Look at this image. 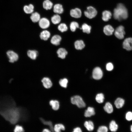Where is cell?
<instances>
[{
	"instance_id": "cell-37",
	"label": "cell",
	"mask_w": 132,
	"mask_h": 132,
	"mask_svg": "<svg viewBox=\"0 0 132 132\" xmlns=\"http://www.w3.org/2000/svg\"><path fill=\"white\" fill-rule=\"evenodd\" d=\"M14 131L15 132H23L24 131V130L22 126L17 125L15 126L14 130Z\"/></svg>"
},
{
	"instance_id": "cell-41",
	"label": "cell",
	"mask_w": 132,
	"mask_h": 132,
	"mask_svg": "<svg viewBox=\"0 0 132 132\" xmlns=\"http://www.w3.org/2000/svg\"><path fill=\"white\" fill-rule=\"evenodd\" d=\"M73 132H82L81 129L78 127H77L74 128Z\"/></svg>"
},
{
	"instance_id": "cell-17",
	"label": "cell",
	"mask_w": 132,
	"mask_h": 132,
	"mask_svg": "<svg viewBox=\"0 0 132 132\" xmlns=\"http://www.w3.org/2000/svg\"><path fill=\"white\" fill-rule=\"evenodd\" d=\"M124 103V100L122 98H118L116 99L114 102L116 107L119 109L122 107Z\"/></svg>"
},
{
	"instance_id": "cell-5",
	"label": "cell",
	"mask_w": 132,
	"mask_h": 132,
	"mask_svg": "<svg viewBox=\"0 0 132 132\" xmlns=\"http://www.w3.org/2000/svg\"><path fill=\"white\" fill-rule=\"evenodd\" d=\"M125 34L124 28L122 25H120L118 27L114 32V35L115 36L120 39H121L124 38Z\"/></svg>"
},
{
	"instance_id": "cell-36",
	"label": "cell",
	"mask_w": 132,
	"mask_h": 132,
	"mask_svg": "<svg viewBox=\"0 0 132 132\" xmlns=\"http://www.w3.org/2000/svg\"><path fill=\"white\" fill-rule=\"evenodd\" d=\"M68 80L66 78L61 79L59 81V83L60 85L62 87L64 88H66Z\"/></svg>"
},
{
	"instance_id": "cell-29",
	"label": "cell",
	"mask_w": 132,
	"mask_h": 132,
	"mask_svg": "<svg viewBox=\"0 0 132 132\" xmlns=\"http://www.w3.org/2000/svg\"><path fill=\"white\" fill-rule=\"evenodd\" d=\"M40 119L42 122L44 124L47 125L49 126L50 130L51 131L54 132V127L51 121H45L42 118H40Z\"/></svg>"
},
{
	"instance_id": "cell-15",
	"label": "cell",
	"mask_w": 132,
	"mask_h": 132,
	"mask_svg": "<svg viewBox=\"0 0 132 132\" xmlns=\"http://www.w3.org/2000/svg\"><path fill=\"white\" fill-rule=\"evenodd\" d=\"M102 16V20L104 21L107 22L111 18L112 14L110 11L105 10L103 12Z\"/></svg>"
},
{
	"instance_id": "cell-33",
	"label": "cell",
	"mask_w": 132,
	"mask_h": 132,
	"mask_svg": "<svg viewBox=\"0 0 132 132\" xmlns=\"http://www.w3.org/2000/svg\"><path fill=\"white\" fill-rule=\"evenodd\" d=\"M104 99V95L102 93L97 94L96 97L95 99L96 101L99 103H101L103 102Z\"/></svg>"
},
{
	"instance_id": "cell-40",
	"label": "cell",
	"mask_w": 132,
	"mask_h": 132,
	"mask_svg": "<svg viewBox=\"0 0 132 132\" xmlns=\"http://www.w3.org/2000/svg\"><path fill=\"white\" fill-rule=\"evenodd\" d=\"M113 64L111 63H108L106 65V69L108 71H111L113 68Z\"/></svg>"
},
{
	"instance_id": "cell-4",
	"label": "cell",
	"mask_w": 132,
	"mask_h": 132,
	"mask_svg": "<svg viewBox=\"0 0 132 132\" xmlns=\"http://www.w3.org/2000/svg\"><path fill=\"white\" fill-rule=\"evenodd\" d=\"M97 11L93 7L89 6L87 7L86 11L84 12L85 16L87 18L91 19L94 18L97 15Z\"/></svg>"
},
{
	"instance_id": "cell-35",
	"label": "cell",
	"mask_w": 132,
	"mask_h": 132,
	"mask_svg": "<svg viewBox=\"0 0 132 132\" xmlns=\"http://www.w3.org/2000/svg\"><path fill=\"white\" fill-rule=\"evenodd\" d=\"M58 28L59 31L62 32L67 31L68 29V28L66 25L63 23L60 24L58 25Z\"/></svg>"
},
{
	"instance_id": "cell-28",
	"label": "cell",
	"mask_w": 132,
	"mask_h": 132,
	"mask_svg": "<svg viewBox=\"0 0 132 132\" xmlns=\"http://www.w3.org/2000/svg\"><path fill=\"white\" fill-rule=\"evenodd\" d=\"M80 28L82 30L83 32L89 34L90 32L91 27L87 24L84 23L83 24L81 27Z\"/></svg>"
},
{
	"instance_id": "cell-13",
	"label": "cell",
	"mask_w": 132,
	"mask_h": 132,
	"mask_svg": "<svg viewBox=\"0 0 132 132\" xmlns=\"http://www.w3.org/2000/svg\"><path fill=\"white\" fill-rule=\"evenodd\" d=\"M61 37L59 35H56L53 36L51 40V43L53 45H58L60 44Z\"/></svg>"
},
{
	"instance_id": "cell-12",
	"label": "cell",
	"mask_w": 132,
	"mask_h": 132,
	"mask_svg": "<svg viewBox=\"0 0 132 132\" xmlns=\"http://www.w3.org/2000/svg\"><path fill=\"white\" fill-rule=\"evenodd\" d=\"M103 31L106 35H110L112 34L114 31V29L110 25H107L104 27Z\"/></svg>"
},
{
	"instance_id": "cell-16",
	"label": "cell",
	"mask_w": 132,
	"mask_h": 132,
	"mask_svg": "<svg viewBox=\"0 0 132 132\" xmlns=\"http://www.w3.org/2000/svg\"><path fill=\"white\" fill-rule=\"evenodd\" d=\"M53 11L55 13L57 14L62 13L64 10L62 5L59 4H55L54 7Z\"/></svg>"
},
{
	"instance_id": "cell-3",
	"label": "cell",
	"mask_w": 132,
	"mask_h": 132,
	"mask_svg": "<svg viewBox=\"0 0 132 132\" xmlns=\"http://www.w3.org/2000/svg\"><path fill=\"white\" fill-rule=\"evenodd\" d=\"M71 103L76 105L79 108H83L85 107L86 104L82 98L78 95L73 96L71 99Z\"/></svg>"
},
{
	"instance_id": "cell-27",
	"label": "cell",
	"mask_w": 132,
	"mask_h": 132,
	"mask_svg": "<svg viewBox=\"0 0 132 132\" xmlns=\"http://www.w3.org/2000/svg\"><path fill=\"white\" fill-rule=\"evenodd\" d=\"M53 5L52 3L49 0H45L43 3V8L46 10L51 9Z\"/></svg>"
},
{
	"instance_id": "cell-20",
	"label": "cell",
	"mask_w": 132,
	"mask_h": 132,
	"mask_svg": "<svg viewBox=\"0 0 132 132\" xmlns=\"http://www.w3.org/2000/svg\"><path fill=\"white\" fill-rule=\"evenodd\" d=\"M74 45L76 49L80 50L82 49L85 46L83 41L82 40L76 41Z\"/></svg>"
},
{
	"instance_id": "cell-1",
	"label": "cell",
	"mask_w": 132,
	"mask_h": 132,
	"mask_svg": "<svg viewBox=\"0 0 132 132\" xmlns=\"http://www.w3.org/2000/svg\"><path fill=\"white\" fill-rule=\"evenodd\" d=\"M15 105L12 106L7 111V120L12 124L16 123L21 119L26 118L25 112L21 108L16 107Z\"/></svg>"
},
{
	"instance_id": "cell-30",
	"label": "cell",
	"mask_w": 132,
	"mask_h": 132,
	"mask_svg": "<svg viewBox=\"0 0 132 132\" xmlns=\"http://www.w3.org/2000/svg\"><path fill=\"white\" fill-rule=\"evenodd\" d=\"M118 126L114 121H112L110 122L109 125V129L112 132H115L118 129Z\"/></svg>"
},
{
	"instance_id": "cell-6",
	"label": "cell",
	"mask_w": 132,
	"mask_h": 132,
	"mask_svg": "<svg viewBox=\"0 0 132 132\" xmlns=\"http://www.w3.org/2000/svg\"><path fill=\"white\" fill-rule=\"evenodd\" d=\"M92 77L96 80H99L102 77L103 73L101 69L99 67H96L93 70L92 72Z\"/></svg>"
},
{
	"instance_id": "cell-22",
	"label": "cell",
	"mask_w": 132,
	"mask_h": 132,
	"mask_svg": "<svg viewBox=\"0 0 132 132\" xmlns=\"http://www.w3.org/2000/svg\"><path fill=\"white\" fill-rule=\"evenodd\" d=\"M50 104L54 110H57L59 107V104L58 101L56 100H51L49 102Z\"/></svg>"
},
{
	"instance_id": "cell-9",
	"label": "cell",
	"mask_w": 132,
	"mask_h": 132,
	"mask_svg": "<svg viewBox=\"0 0 132 132\" xmlns=\"http://www.w3.org/2000/svg\"><path fill=\"white\" fill-rule=\"evenodd\" d=\"M39 24L41 28L45 29L48 28L49 26L50 23L48 19L43 18L40 19L39 21Z\"/></svg>"
},
{
	"instance_id": "cell-38",
	"label": "cell",
	"mask_w": 132,
	"mask_h": 132,
	"mask_svg": "<svg viewBox=\"0 0 132 132\" xmlns=\"http://www.w3.org/2000/svg\"><path fill=\"white\" fill-rule=\"evenodd\" d=\"M108 131V129L106 126H101L99 127L97 130L98 132H107Z\"/></svg>"
},
{
	"instance_id": "cell-32",
	"label": "cell",
	"mask_w": 132,
	"mask_h": 132,
	"mask_svg": "<svg viewBox=\"0 0 132 132\" xmlns=\"http://www.w3.org/2000/svg\"><path fill=\"white\" fill-rule=\"evenodd\" d=\"M65 130L64 126L61 124H56L54 127V130L56 132H60L61 130Z\"/></svg>"
},
{
	"instance_id": "cell-23",
	"label": "cell",
	"mask_w": 132,
	"mask_h": 132,
	"mask_svg": "<svg viewBox=\"0 0 132 132\" xmlns=\"http://www.w3.org/2000/svg\"><path fill=\"white\" fill-rule=\"evenodd\" d=\"M32 21L34 22H39L40 19V14L37 12L33 13L30 17Z\"/></svg>"
},
{
	"instance_id": "cell-25",
	"label": "cell",
	"mask_w": 132,
	"mask_h": 132,
	"mask_svg": "<svg viewBox=\"0 0 132 132\" xmlns=\"http://www.w3.org/2000/svg\"><path fill=\"white\" fill-rule=\"evenodd\" d=\"M84 125L87 129L89 131H92L94 129L93 123L92 121H85L84 123Z\"/></svg>"
},
{
	"instance_id": "cell-8",
	"label": "cell",
	"mask_w": 132,
	"mask_h": 132,
	"mask_svg": "<svg viewBox=\"0 0 132 132\" xmlns=\"http://www.w3.org/2000/svg\"><path fill=\"white\" fill-rule=\"evenodd\" d=\"M123 48L126 50L130 51L132 49V38L129 37L126 38L123 43Z\"/></svg>"
},
{
	"instance_id": "cell-11",
	"label": "cell",
	"mask_w": 132,
	"mask_h": 132,
	"mask_svg": "<svg viewBox=\"0 0 132 132\" xmlns=\"http://www.w3.org/2000/svg\"><path fill=\"white\" fill-rule=\"evenodd\" d=\"M43 85L44 88H49L51 87L52 83L50 79L48 77H44L41 80Z\"/></svg>"
},
{
	"instance_id": "cell-34",
	"label": "cell",
	"mask_w": 132,
	"mask_h": 132,
	"mask_svg": "<svg viewBox=\"0 0 132 132\" xmlns=\"http://www.w3.org/2000/svg\"><path fill=\"white\" fill-rule=\"evenodd\" d=\"M79 27L78 23L76 22L73 21L71 22L70 24V28L71 30L73 32H75L77 28Z\"/></svg>"
},
{
	"instance_id": "cell-7",
	"label": "cell",
	"mask_w": 132,
	"mask_h": 132,
	"mask_svg": "<svg viewBox=\"0 0 132 132\" xmlns=\"http://www.w3.org/2000/svg\"><path fill=\"white\" fill-rule=\"evenodd\" d=\"M7 54L9 58V61L11 63H13L18 59V55L12 51H8L7 52Z\"/></svg>"
},
{
	"instance_id": "cell-24",
	"label": "cell",
	"mask_w": 132,
	"mask_h": 132,
	"mask_svg": "<svg viewBox=\"0 0 132 132\" xmlns=\"http://www.w3.org/2000/svg\"><path fill=\"white\" fill-rule=\"evenodd\" d=\"M104 109L108 113H112L113 111V108L112 105L109 102L106 103L104 107Z\"/></svg>"
},
{
	"instance_id": "cell-39",
	"label": "cell",
	"mask_w": 132,
	"mask_h": 132,
	"mask_svg": "<svg viewBox=\"0 0 132 132\" xmlns=\"http://www.w3.org/2000/svg\"><path fill=\"white\" fill-rule=\"evenodd\" d=\"M125 118L128 121L132 120V112L131 111L127 112L126 114Z\"/></svg>"
},
{
	"instance_id": "cell-18",
	"label": "cell",
	"mask_w": 132,
	"mask_h": 132,
	"mask_svg": "<svg viewBox=\"0 0 132 132\" xmlns=\"http://www.w3.org/2000/svg\"><path fill=\"white\" fill-rule=\"evenodd\" d=\"M38 55V52L36 50H29L27 52V55L28 56L33 60L35 59Z\"/></svg>"
},
{
	"instance_id": "cell-42",
	"label": "cell",
	"mask_w": 132,
	"mask_h": 132,
	"mask_svg": "<svg viewBox=\"0 0 132 132\" xmlns=\"http://www.w3.org/2000/svg\"><path fill=\"white\" fill-rule=\"evenodd\" d=\"M43 132H50V131L48 129H45L43 130Z\"/></svg>"
},
{
	"instance_id": "cell-43",
	"label": "cell",
	"mask_w": 132,
	"mask_h": 132,
	"mask_svg": "<svg viewBox=\"0 0 132 132\" xmlns=\"http://www.w3.org/2000/svg\"><path fill=\"white\" fill-rule=\"evenodd\" d=\"M130 129L131 132H132V125L131 126Z\"/></svg>"
},
{
	"instance_id": "cell-21",
	"label": "cell",
	"mask_w": 132,
	"mask_h": 132,
	"mask_svg": "<svg viewBox=\"0 0 132 132\" xmlns=\"http://www.w3.org/2000/svg\"><path fill=\"white\" fill-rule=\"evenodd\" d=\"M95 114L94 108L93 107H89L86 110L84 113V116L86 117H89L94 115Z\"/></svg>"
},
{
	"instance_id": "cell-19",
	"label": "cell",
	"mask_w": 132,
	"mask_h": 132,
	"mask_svg": "<svg viewBox=\"0 0 132 132\" xmlns=\"http://www.w3.org/2000/svg\"><path fill=\"white\" fill-rule=\"evenodd\" d=\"M50 35V32L47 30H45L41 33L40 36L41 39L46 41L49 38Z\"/></svg>"
},
{
	"instance_id": "cell-14",
	"label": "cell",
	"mask_w": 132,
	"mask_h": 132,
	"mask_svg": "<svg viewBox=\"0 0 132 132\" xmlns=\"http://www.w3.org/2000/svg\"><path fill=\"white\" fill-rule=\"evenodd\" d=\"M57 53L58 57L62 59L65 58L67 54V52L66 50L63 48H59L57 51Z\"/></svg>"
},
{
	"instance_id": "cell-26",
	"label": "cell",
	"mask_w": 132,
	"mask_h": 132,
	"mask_svg": "<svg viewBox=\"0 0 132 132\" xmlns=\"http://www.w3.org/2000/svg\"><path fill=\"white\" fill-rule=\"evenodd\" d=\"M34 6L33 5L30 4L29 5H25L23 8V10L27 14H30L33 12V11Z\"/></svg>"
},
{
	"instance_id": "cell-2",
	"label": "cell",
	"mask_w": 132,
	"mask_h": 132,
	"mask_svg": "<svg viewBox=\"0 0 132 132\" xmlns=\"http://www.w3.org/2000/svg\"><path fill=\"white\" fill-rule=\"evenodd\" d=\"M113 16L114 18L119 21L125 20L128 17L127 10L124 5L120 3L117 5L114 10Z\"/></svg>"
},
{
	"instance_id": "cell-31",
	"label": "cell",
	"mask_w": 132,
	"mask_h": 132,
	"mask_svg": "<svg viewBox=\"0 0 132 132\" xmlns=\"http://www.w3.org/2000/svg\"><path fill=\"white\" fill-rule=\"evenodd\" d=\"M51 20L54 24H58L60 22L61 18L58 15L55 14L52 17Z\"/></svg>"
},
{
	"instance_id": "cell-10",
	"label": "cell",
	"mask_w": 132,
	"mask_h": 132,
	"mask_svg": "<svg viewBox=\"0 0 132 132\" xmlns=\"http://www.w3.org/2000/svg\"><path fill=\"white\" fill-rule=\"evenodd\" d=\"M70 14L72 17L78 18L81 17L82 12L79 9L76 8L71 10L70 11Z\"/></svg>"
}]
</instances>
